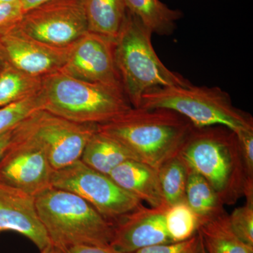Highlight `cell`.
<instances>
[{"label": "cell", "mask_w": 253, "mask_h": 253, "mask_svg": "<svg viewBox=\"0 0 253 253\" xmlns=\"http://www.w3.org/2000/svg\"><path fill=\"white\" fill-rule=\"evenodd\" d=\"M195 126L170 110L131 108L97 130L120 143L136 161L158 170L179 155Z\"/></svg>", "instance_id": "1"}, {"label": "cell", "mask_w": 253, "mask_h": 253, "mask_svg": "<svg viewBox=\"0 0 253 253\" xmlns=\"http://www.w3.org/2000/svg\"><path fill=\"white\" fill-rule=\"evenodd\" d=\"M179 156L209 182L224 206L235 204L242 196L253 199L237 136L229 128L194 127Z\"/></svg>", "instance_id": "2"}, {"label": "cell", "mask_w": 253, "mask_h": 253, "mask_svg": "<svg viewBox=\"0 0 253 253\" xmlns=\"http://www.w3.org/2000/svg\"><path fill=\"white\" fill-rule=\"evenodd\" d=\"M153 33L126 9L115 42V61L126 99L140 106L145 92L156 86H189L192 83L170 71L158 58L151 42Z\"/></svg>", "instance_id": "3"}, {"label": "cell", "mask_w": 253, "mask_h": 253, "mask_svg": "<svg viewBox=\"0 0 253 253\" xmlns=\"http://www.w3.org/2000/svg\"><path fill=\"white\" fill-rule=\"evenodd\" d=\"M43 110L73 122L101 125L132 108L123 91L58 71L42 78Z\"/></svg>", "instance_id": "4"}, {"label": "cell", "mask_w": 253, "mask_h": 253, "mask_svg": "<svg viewBox=\"0 0 253 253\" xmlns=\"http://www.w3.org/2000/svg\"><path fill=\"white\" fill-rule=\"evenodd\" d=\"M51 244L64 251L78 245L110 246L114 224L78 195L50 186L35 196Z\"/></svg>", "instance_id": "5"}, {"label": "cell", "mask_w": 253, "mask_h": 253, "mask_svg": "<svg viewBox=\"0 0 253 253\" xmlns=\"http://www.w3.org/2000/svg\"><path fill=\"white\" fill-rule=\"evenodd\" d=\"M139 108L170 110L197 128L224 126L236 134L253 129V116L235 107L230 95L218 86H156L143 94Z\"/></svg>", "instance_id": "6"}, {"label": "cell", "mask_w": 253, "mask_h": 253, "mask_svg": "<svg viewBox=\"0 0 253 253\" xmlns=\"http://www.w3.org/2000/svg\"><path fill=\"white\" fill-rule=\"evenodd\" d=\"M51 185L78 195L113 224L143 206L140 200L109 175L89 168L81 160L54 170Z\"/></svg>", "instance_id": "7"}, {"label": "cell", "mask_w": 253, "mask_h": 253, "mask_svg": "<svg viewBox=\"0 0 253 253\" xmlns=\"http://www.w3.org/2000/svg\"><path fill=\"white\" fill-rule=\"evenodd\" d=\"M53 172L41 143L23 122L15 126L11 142L0 160V182L36 196L51 186Z\"/></svg>", "instance_id": "8"}, {"label": "cell", "mask_w": 253, "mask_h": 253, "mask_svg": "<svg viewBox=\"0 0 253 253\" xmlns=\"http://www.w3.org/2000/svg\"><path fill=\"white\" fill-rule=\"evenodd\" d=\"M18 29L47 45L67 47L88 32L82 0H52L23 14Z\"/></svg>", "instance_id": "9"}, {"label": "cell", "mask_w": 253, "mask_h": 253, "mask_svg": "<svg viewBox=\"0 0 253 253\" xmlns=\"http://www.w3.org/2000/svg\"><path fill=\"white\" fill-rule=\"evenodd\" d=\"M23 123L44 148L54 170L81 160L86 143L97 131V125L73 122L43 109Z\"/></svg>", "instance_id": "10"}, {"label": "cell", "mask_w": 253, "mask_h": 253, "mask_svg": "<svg viewBox=\"0 0 253 253\" xmlns=\"http://www.w3.org/2000/svg\"><path fill=\"white\" fill-rule=\"evenodd\" d=\"M115 42L88 31L71 46L67 61L59 71L124 92L115 61Z\"/></svg>", "instance_id": "11"}, {"label": "cell", "mask_w": 253, "mask_h": 253, "mask_svg": "<svg viewBox=\"0 0 253 253\" xmlns=\"http://www.w3.org/2000/svg\"><path fill=\"white\" fill-rule=\"evenodd\" d=\"M71 46L47 45L26 36L17 26L0 36V48L6 63L33 77L42 78L61 70Z\"/></svg>", "instance_id": "12"}, {"label": "cell", "mask_w": 253, "mask_h": 253, "mask_svg": "<svg viewBox=\"0 0 253 253\" xmlns=\"http://www.w3.org/2000/svg\"><path fill=\"white\" fill-rule=\"evenodd\" d=\"M168 208L144 206L114 223L110 247L120 253H131L156 245L173 243L168 232Z\"/></svg>", "instance_id": "13"}, {"label": "cell", "mask_w": 253, "mask_h": 253, "mask_svg": "<svg viewBox=\"0 0 253 253\" xmlns=\"http://www.w3.org/2000/svg\"><path fill=\"white\" fill-rule=\"evenodd\" d=\"M4 231L26 236L40 251L51 244L38 216L35 196L0 182V232Z\"/></svg>", "instance_id": "14"}, {"label": "cell", "mask_w": 253, "mask_h": 253, "mask_svg": "<svg viewBox=\"0 0 253 253\" xmlns=\"http://www.w3.org/2000/svg\"><path fill=\"white\" fill-rule=\"evenodd\" d=\"M109 176L118 185L151 208H168L157 170L151 166L136 160H128L113 169Z\"/></svg>", "instance_id": "15"}, {"label": "cell", "mask_w": 253, "mask_h": 253, "mask_svg": "<svg viewBox=\"0 0 253 253\" xmlns=\"http://www.w3.org/2000/svg\"><path fill=\"white\" fill-rule=\"evenodd\" d=\"M88 31L116 42L124 22V0H82Z\"/></svg>", "instance_id": "16"}, {"label": "cell", "mask_w": 253, "mask_h": 253, "mask_svg": "<svg viewBox=\"0 0 253 253\" xmlns=\"http://www.w3.org/2000/svg\"><path fill=\"white\" fill-rule=\"evenodd\" d=\"M131 159L135 160L124 146L98 130L86 143L81 158L86 166L106 175Z\"/></svg>", "instance_id": "17"}, {"label": "cell", "mask_w": 253, "mask_h": 253, "mask_svg": "<svg viewBox=\"0 0 253 253\" xmlns=\"http://www.w3.org/2000/svg\"><path fill=\"white\" fill-rule=\"evenodd\" d=\"M197 232L207 253H253V247L245 244L234 234L226 211L200 223Z\"/></svg>", "instance_id": "18"}, {"label": "cell", "mask_w": 253, "mask_h": 253, "mask_svg": "<svg viewBox=\"0 0 253 253\" xmlns=\"http://www.w3.org/2000/svg\"><path fill=\"white\" fill-rule=\"evenodd\" d=\"M126 9L139 18L152 33L170 36L176 29V22L183 13L172 9L160 0H124Z\"/></svg>", "instance_id": "19"}, {"label": "cell", "mask_w": 253, "mask_h": 253, "mask_svg": "<svg viewBox=\"0 0 253 253\" xmlns=\"http://www.w3.org/2000/svg\"><path fill=\"white\" fill-rule=\"evenodd\" d=\"M185 202L197 217L199 225L225 212L224 205L209 182L189 168Z\"/></svg>", "instance_id": "20"}, {"label": "cell", "mask_w": 253, "mask_h": 253, "mask_svg": "<svg viewBox=\"0 0 253 253\" xmlns=\"http://www.w3.org/2000/svg\"><path fill=\"white\" fill-rule=\"evenodd\" d=\"M42 78L28 76L5 63L0 71V108L37 94Z\"/></svg>", "instance_id": "21"}, {"label": "cell", "mask_w": 253, "mask_h": 253, "mask_svg": "<svg viewBox=\"0 0 253 253\" xmlns=\"http://www.w3.org/2000/svg\"><path fill=\"white\" fill-rule=\"evenodd\" d=\"M157 172L163 196L168 207L185 202L189 168L179 155L166 161Z\"/></svg>", "instance_id": "22"}, {"label": "cell", "mask_w": 253, "mask_h": 253, "mask_svg": "<svg viewBox=\"0 0 253 253\" xmlns=\"http://www.w3.org/2000/svg\"><path fill=\"white\" fill-rule=\"evenodd\" d=\"M166 223L173 243L190 239L199 229L198 218L186 202L168 207L166 212Z\"/></svg>", "instance_id": "23"}, {"label": "cell", "mask_w": 253, "mask_h": 253, "mask_svg": "<svg viewBox=\"0 0 253 253\" xmlns=\"http://www.w3.org/2000/svg\"><path fill=\"white\" fill-rule=\"evenodd\" d=\"M39 91L26 99L0 108V134L12 129L36 111L43 109Z\"/></svg>", "instance_id": "24"}, {"label": "cell", "mask_w": 253, "mask_h": 253, "mask_svg": "<svg viewBox=\"0 0 253 253\" xmlns=\"http://www.w3.org/2000/svg\"><path fill=\"white\" fill-rule=\"evenodd\" d=\"M229 217L234 234L253 247V199H246V205L236 208Z\"/></svg>", "instance_id": "25"}, {"label": "cell", "mask_w": 253, "mask_h": 253, "mask_svg": "<svg viewBox=\"0 0 253 253\" xmlns=\"http://www.w3.org/2000/svg\"><path fill=\"white\" fill-rule=\"evenodd\" d=\"M201 238L199 233L180 242L156 245L131 253H201Z\"/></svg>", "instance_id": "26"}, {"label": "cell", "mask_w": 253, "mask_h": 253, "mask_svg": "<svg viewBox=\"0 0 253 253\" xmlns=\"http://www.w3.org/2000/svg\"><path fill=\"white\" fill-rule=\"evenodd\" d=\"M248 181L253 184V129L236 134Z\"/></svg>", "instance_id": "27"}, {"label": "cell", "mask_w": 253, "mask_h": 253, "mask_svg": "<svg viewBox=\"0 0 253 253\" xmlns=\"http://www.w3.org/2000/svg\"><path fill=\"white\" fill-rule=\"evenodd\" d=\"M23 14L19 1L0 4V36L16 27Z\"/></svg>", "instance_id": "28"}, {"label": "cell", "mask_w": 253, "mask_h": 253, "mask_svg": "<svg viewBox=\"0 0 253 253\" xmlns=\"http://www.w3.org/2000/svg\"><path fill=\"white\" fill-rule=\"evenodd\" d=\"M65 253H120L111 249L110 246L78 245L71 246L63 251Z\"/></svg>", "instance_id": "29"}, {"label": "cell", "mask_w": 253, "mask_h": 253, "mask_svg": "<svg viewBox=\"0 0 253 253\" xmlns=\"http://www.w3.org/2000/svg\"><path fill=\"white\" fill-rule=\"evenodd\" d=\"M14 128L15 127L12 128V129H10L9 130L4 131V132L0 134V160H1L5 151L7 149L10 142H11L13 134H14Z\"/></svg>", "instance_id": "30"}, {"label": "cell", "mask_w": 253, "mask_h": 253, "mask_svg": "<svg viewBox=\"0 0 253 253\" xmlns=\"http://www.w3.org/2000/svg\"><path fill=\"white\" fill-rule=\"evenodd\" d=\"M50 1H52V0H19V2L21 5L23 12L25 13L28 10Z\"/></svg>", "instance_id": "31"}, {"label": "cell", "mask_w": 253, "mask_h": 253, "mask_svg": "<svg viewBox=\"0 0 253 253\" xmlns=\"http://www.w3.org/2000/svg\"><path fill=\"white\" fill-rule=\"evenodd\" d=\"M41 253H65L62 250L59 249L54 245L50 244L45 249L42 250Z\"/></svg>", "instance_id": "32"}, {"label": "cell", "mask_w": 253, "mask_h": 253, "mask_svg": "<svg viewBox=\"0 0 253 253\" xmlns=\"http://www.w3.org/2000/svg\"><path fill=\"white\" fill-rule=\"evenodd\" d=\"M5 63H6V61H5L4 56H3L1 48H0V71H1V68L4 66Z\"/></svg>", "instance_id": "33"}, {"label": "cell", "mask_w": 253, "mask_h": 253, "mask_svg": "<svg viewBox=\"0 0 253 253\" xmlns=\"http://www.w3.org/2000/svg\"><path fill=\"white\" fill-rule=\"evenodd\" d=\"M17 1H19V0H0V4L17 2Z\"/></svg>", "instance_id": "34"}, {"label": "cell", "mask_w": 253, "mask_h": 253, "mask_svg": "<svg viewBox=\"0 0 253 253\" xmlns=\"http://www.w3.org/2000/svg\"><path fill=\"white\" fill-rule=\"evenodd\" d=\"M199 235H200V234H199ZM201 253H206V249H205L204 245V243H203L202 239H201Z\"/></svg>", "instance_id": "35"}, {"label": "cell", "mask_w": 253, "mask_h": 253, "mask_svg": "<svg viewBox=\"0 0 253 253\" xmlns=\"http://www.w3.org/2000/svg\"><path fill=\"white\" fill-rule=\"evenodd\" d=\"M0 234H1V232H0Z\"/></svg>", "instance_id": "36"}]
</instances>
